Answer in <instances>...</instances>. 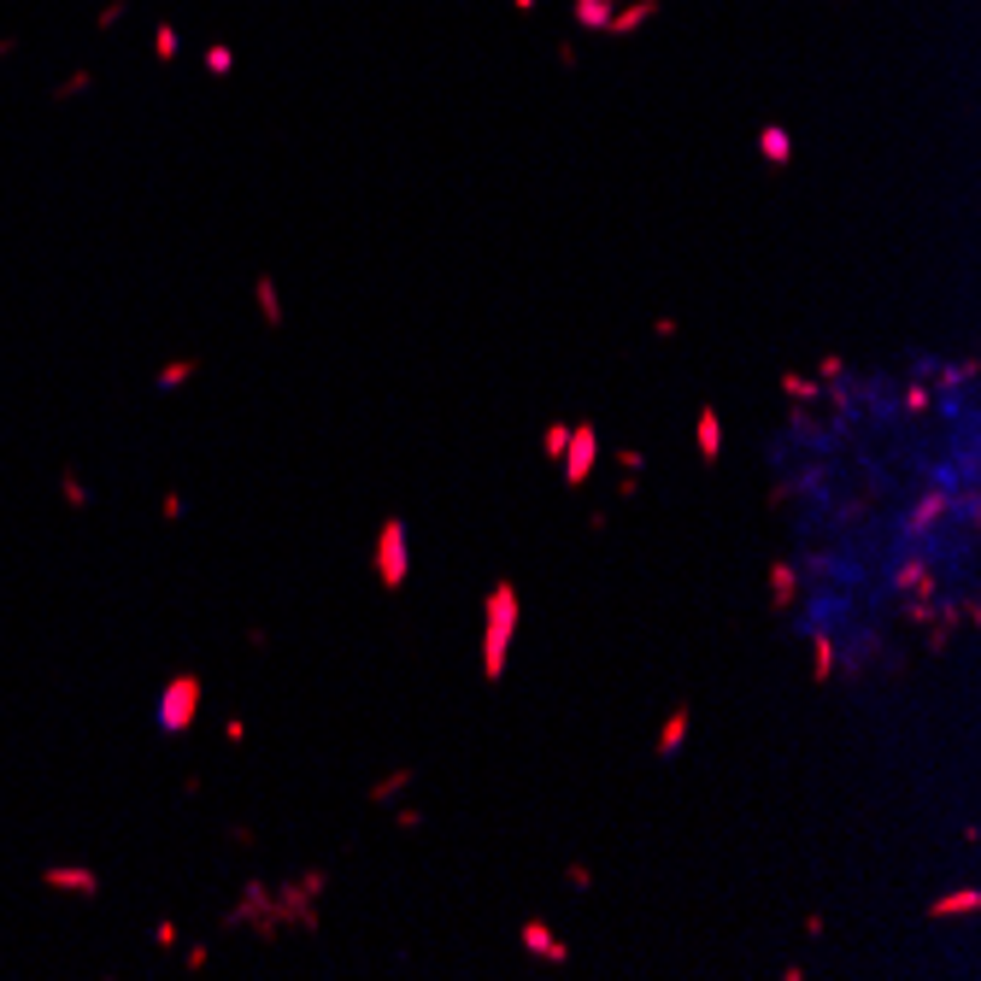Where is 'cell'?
<instances>
[{
  "label": "cell",
  "instance_id": "obj_1",
  "mask_svg": "<svg viewBox=\"0 0 981 981\" xmlns=\"http://www.w3.org/2000/svg\"><path fill=\"white\" fill-rule=\"evenodd\" d=\"M523 623V594L518 582H494L488 600H482V682H505V664H511V641H518Z\"/></svg>",
  "mask_w": 981,
  "mask_h": 981
},
{
  "label": "cell",
  "instance_id": "obj_2",
  "mask_svg": "<svg viewBox=\"0 0 981 981\" xmlns=\"http://www.w3.org/2000/svg\"><path fill=\"white\" fill-rule=\"evenodd\" d=\"M370 570H377L382 594H400L412 582V535L400 518H382L377 523V541H370Z\"/></svg>",
  "mask_w": 981,
  "mask_h": 981
},
{
  "label": "cell",
  "instance_id": "obj_3",
  "mask_svg": "<svg viewBox=\"0 0 981 981\" xmlns=\"http://www.w3.org/2000/svg\"><path fill=\"white\" fill-rule=\"evenodd\" d=\"M200 705H206V682H200L195 670L170 676V682L159 687V705H154L159 735H188L195 729V717H200Z\"/></svg>",
  "mask_w": 981,
  "mask_h": 981
},
{
  "label": "cell",
  "instance_id": "obj_4",
  "mask_svg": "<svg viewBox=\"0 0 981 981\" xmlns=\"http://www.w3.org/2000/svg\"><path fill=\"white\" fill-rule=\"evenodd\" d=\"M594 459H600V429L594 423H570V441H564V488H582V482L594 477Z\"/></svg>",
  "mask_w": 981,
  "mask_h": 981
},
{
  "label": "cell",
  "instance_id": "obj_5",
  "mask_svg": "<svg viewBox=\"0 0 981 981\" xmlns=\"http://www.w3.org/2000/svg\"><path fill=\"white\" fill-rule=\"evenodd\" d=\"M42 887L47 894H65V899H100V869H88V864H47Z\"/></svg>",
  "mask_w": 981,
  "mask_h": 981
},
{
  "label": "cell",
  "instance_id": "obj_6",
  "mask_svg": "<svg viewBox=\"0 0 981 981\" xmlns=\"http://www.w3.org/2000/svg\"><path fill=\"white\" fill-rule=\"evenodd\" d=\"M518 940H523V952L529 958H541V964H553V969H564L570 964V940H559L547 928V917H529V923L518 928Z\"/></svg>",
  "mask_w": 981,
  "mask_h": 981
},
{
  "label": "cell",
  "instance_id": "obj_7",
  "mask_svg": "<svg viewBox=\"0 0 981 981\" xmlns=\"http://www.w3.org/2000/svg\"><path fill=\"white\" fill-rule=\"evenodd\" d=\"M270 899H277V923H295V928H306V935H318V899L306 894L300 882H288V887H270Z\"/></svg>",
  "mask_w": 981,
  "mask_h": 981
},
{
  "label": "cell",
  "instance_id": "obj_8",
  "mask_svg": "<svg viewBox=\"0 0 981 981\" xmlns=\"http://www.w3.org/2000/svg\"><path fill=\"white\" fill-rule=\"evenodd\" d=\"M694 453H700L705 470L723 459V412L717 406H700V418H694Z\"/></svg>",
  "mask_w": 981,
  "mask_h": 981
},
{
  "label": "cell",
  "instance_id": "obj_9",
  "mask_svg": "<svg viewBox=\"0 0 981 981\" xmlns=\"http://www.w3.org/2000/svg\"><path fill=\"white\" fill-rule=\"evenodd\" d=\"M253 306H259V323H265V329H288V306H282V288H277L270 270L253 277Z\"/></svg>",
  "mask_w": 981,
  "mask_h": 981
},
{
  "label": "cell",
  "instance_id": "obj_10",
  "mask_svg": "<svg viewBox=\"0 0 981 981\" xmlns=\"http://www.w3.org/2000/svg\"><path fill=\"white\" fill-rule=\"evenodd\" d=\"M764 576H770V611H776V617H787V611L799 605V570H794L787 559H776Z\"/></svg>",
  "mask_w": 981,
  "mask_h": 981
},
{
  "label": "cell",
  "instance_id": "obj_11",
  "mask_svg": "<svg viewBox=\"0 0 981 981\" xmlns=\"http://www.w3.org/2000/svg\"><path fill=\"white\" fill-rule=\"evenodd\" d=\"M687 729H694V711H687V705H676V711L659 723V735H653V752H659V758H676V752L687 746Z\"/></svg>",
  "mask_w": 981,
  "mask_h": 981
},
{
  "label": "cell",
  "instance_id": "obj_12",
  "mask_svg": "<svg viewBox=\"0 0 981 981\" xmlns=\"http://www.w3.org/2000/svg\"><path fill=\"white\" fill-rule=\"evenodd\" d=\"M976 911H981V894H976V887H958V894H940L923 917H928V923H946V917H976Z\"/></svg>",
  "mask_w": 981,
  "mask_h": 981
},
{
  "label": "cell",
  "instance_id": "obj_13",
  "mask_svg": "<svg viewBox=\"0 0 981 981\" xmlns=\"http://www.w3.org/2000/svg\"><path fill=\"white\" fill-rule=\"evenodd\" d=\"M406 782H418V770H412V764H400V770L377 776V782L365 787V799H370V805H377V811H382V805H394V799L406 794Z\"/></svg>",
  "mask_w": 981,
  "mask_h": 981
},
{
  "label": "cell",
  "instance_id": "obj_14",
  "mask_svg": "<svg viewBox=\"0 0 981 981\" xmlns=\"http://www.w3.org/2000/svg\"><path fill=\"white\" fill-rule=\"evenodd\" d=\"M195 377H200V359H165V365L154 370V388L170 394V388H188Z\"/></svg>",
  "mask_w": 981,
  "mask_h": 981
},
{
  "label": "cell",
  "instance_id": "obj_15",
  "mask_svg": "<svg viewBox=\"0 0 981 981\" xmlns=\"http://www.w3.org/2000/svg\"><path fill=\"white\" fill-rule=\"evenodd\" d=\"M805 641H811V682L823 687L828 676H835V635H823V629L811 623V635H805Z\"/></svg>",
  "mask_w": 981,
  "mask_h": 981
},
{
  "label": "cell",
  "instance_id": "obj_16",
  "mask_svg": "<svg viewBox=\"0 0 981 981\" xmlns=\"http://www.w3.org/2000/svg\"><path fill=\"white\" fill-rule=\"evenodd\" d=\"M59 505H65V511H88V505H95V494H88V482L77 477V470H59Z\"/></svg>",
  "mask_w": 981,
  "mask_h": 981
},
{
  "label": "cell",
  "instance_id": "obj_17",
  "mask_svg": "<svg viewBox=\"0 0 981 981\" xmlns=\"http://www.w3.org/2000/svg\"><path fill=\"white\" fill-rule=\"evenodd\" d=\"M940 511H946V494H940V488H928L923 500H917L911 511H905V529H911V535H917V529H928V523H935Z\"/></svg>",
  "mask_w": 981,
  "mask_h": 981
},
{
  "label": "cell",
  "instance_id": "obj_18",
  "mask_svg": "<svg viewBox=\"0 0 981 981\" xmlns=\"http://www.w3.org/2000/svg\"><path fill=\"white\" fill-rule=\"evenodd\" d=\"M823 394V382L805 377V370H782V400H794V406H805V400H817Z\"/></svg>",
  "mask_w": 981,
  "mask_h": 981
},
{
  "label": "cell",
  "instance_id": "obj_19",
  "mask_svg": "<svg viewBox=\"0 0 981 981\" xmlns=\"http://www.w3.org/2000/svg\"><path fill=\"white\" fill-rule=\"evenodd\" d=\"M564 441H570V423H564V418H553L547 429H541V459H553V464H559V459H564Z\"/></svg>",
  "mask_w": 981,
  "mask_h": 981
},
{
  "label": "cell",
  "instance_id": "obj_20",
  "mask_svg": "<svg viewBox=\"0 0 981 981\" xmlns=\"http://www.w3.org/2000/svg\"><path fill=\"white\" fill-rule=\"evenodd\" d=\"M206 964H212V946H200V940H195V946H183V969H188V976H200Z\"/></svg>",
  "mask_w": 981,
  "mask_h": 981
},
{
  "label": "cell",
  "instance_id": "obj_21",
  "mask_svg": "<svg viewBox=\"0 0 981 981\" xmlns=\"http://www.w3.org/2000/svg\"><path fill=\"white\" fill-rule=\"evenodd\" d=\"M923 570H928L923 559H905V564H899V576H894V588H917V582H923Z\"/></svg>",
  "mask_w": 981,
  "mask_h": 981
},
{
  "label": "cell",
  "instance_id": "obj_22",
  "mask_svg": "<svg viewBox=\"0 0 981 981\" xmlns=\"http://www.w3.org/2000/svg\"><path fill=\"white\" fill-rule=\"evenodd\" d=\"M183 511H188V500H183L177 488H170L165 500H159V518H165V523H183Z\"/></svg>",
  "mask_w": 981,
  "mask_h": 981
},
{
  "label": "cell",
  "instance_id": "obj_23",
  "mask_svg": "<svg viewBox=\"0 0 981 981\" xmlns=\"http://www.w3.org/2000/svg\"><path fill=\"white\" fill-rule=\"evenodd\" d=\"M564 882H570V894H588V887H594V869L588 864H570V869H564Z\"/></svg>",
  "mask_w": 981,
  "mask_h": 981
},
{
  "label": "cell",
  "instance_id": "obj_24",
  "mask_svg": "<svg viewBox=\"0 0 981 981\" xmlns=\"http://www.w3.org/2000/svg\"><path fill=\"white\" fill-rule=\"evenodd\" d=\"M935 406V394L923 388V382H911V388H905V412H928Z\"/></svg>",
  "mask_w": 981,
  "mask_h": 981
},
{
  "label": "cell",
  "instance_id": "obj_25",
  "mask_svg": "<svg viewBox=\"0 0 981 981\" xmlns=\"http://www.w3.org/2000/svg\"><path fill=\"white\" fill-rule=\"evenodd\" d=\"M177 940H183V928L170 923V917H159L154 923V946H177Z\"/></svg>",
  "mask_w": 981,
  "mask_h": 981
},
{
  "label": "cell",
  "instance_id": "obj_26",
  "mask_svg": "<svg viewBox=\"0 0 981 981\" xmlns=\"http://www.w3.org/2000/svg\"><path fill=\"white\" fill-rule=\"evenodd\" d=\"M841 370H846V359H841V353H823V359H817V377H823V382H835Z\"/></svg>",
  "mask_w": 981,
  "mask_h": 981
},
{
  "label": "cell",
  "instance_id": "obj_27",
  "mask_svg": "<svg viewBox=\"0 0 981 981\" xmlns=\"http://www.w3.org/2000/svg\"><path fill=\"white\" fill-rule=\"evenodd\" d=\"M653 336H659V341H670V336H682V323H676L670 312H659V318H653Z\"/></svg>",
  "mask_w": 981,
  "mask_h": 981
},
{
  "label": "cell",
  "instance_id": "obj_28",
  "mask_svg": "<svg viewBox=\"0 0 981 981\" xmlns=\"http://www.w3.org/2000/svg\"><path fill=\"white\" fill-rule=\"evenodd\" d=\"M300 887H306V894H312V899H318V894H323V887H329V869H306V876H300Z\"/></svg>",
  "mask_w": 981,
  "mask_h": 981
},
{
  "label": "cell",
  "instance_id": "obj_29",
  "mask_svg": "<svg viewBox=\"0 0 981 981\" xmlns=\"http://www.w3.org/2000/svg\"><path fill=\"white\" fill-rule=\"evenodd\" d=\"M224 741H229V746L247 741V717H229V723H224Z\"/></svg>",
  "mask_w": 981,
  "mask_h": 981
},
{
  "label": "cell",
  "instance_id": "obj_30",
  "mask_svg": "<svg viewBox=\"0 0 981 981\" xmlns=\"http://www.w3.org/2000/svg\"><path fill=\"white\" fill-rule=\"evenodd\" d=\"M394 823H400V828H423V811H418V805H400V811H394Z\"/></svg>",
  "mask_w": 981,
  "mask_h": 981
},
{
  "label": "cell",
  "instance_id": "obj_31",
  "mask_svg": "<svg viewBox=\"0 0 981 981\" xmlns=\"http://www.w3.org/2000/svg\"><path fill=\"white\" fill-rule=\"evenodd\" d=\"M635 494H641V477H635V470H623V482H617V500H635Z\"/></svg>",
  "mask_w": 981,
  "mask_h": 981
},
{
  "label": "cell",
  "instance_id": "obj_32",
  "mask_svg": "<svg viewBox=\"0 0 981 981\" xmlns=\"http://www.w3.org/2000/svg\"><path fill=\"white\" fill-rule=\"evenodd\" d=\"M617 464H623V470H635V477H641V464H646V459H641V453H635V447H623V453H617Z\"/></svg>",
  "mask_w": 981,
  "mask_h": 981
}]
</instances>
